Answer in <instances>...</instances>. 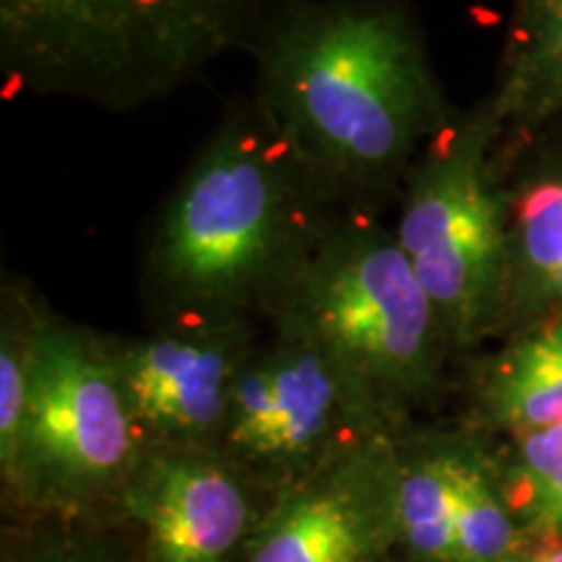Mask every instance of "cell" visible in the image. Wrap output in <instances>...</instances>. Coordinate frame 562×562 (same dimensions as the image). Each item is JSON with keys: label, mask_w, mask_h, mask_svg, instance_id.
Returning <instances> with one entry per match:
<instances>
[{"label": "cell", "mask_w": 562, "mask_h": 562, "mask_svg": "<svg viewBox=\"0 0 562 562\" xmlns=\"http://www.w3.org/2000/svg\"><path fill=\"white\" fill-rule=\"evenodd\" d=\"M261 42V112L305 167L385 180L446 128L404 0H284Z\"/></svg>", "instance_id": "cell-1"}, {"label": "cell", "mask_w": 562, "mask_h": 562, "mask_svg": "<svg viewBox=\"0 0 562 562\" xmlns=\"http://www.w3.org/2000/svg\"><path fill=\"white\" fill-rule=\"evenodd\" d=\"M292 146L258 121L232 123L206 146L167 209L151 252L157 292L182 318L222 323L313 252Z\"/></svg>", "instance_id": "cell-2"}, {"label": "cell", "mask_w": 562, "mask_h": 562, "mask_svg": "<svg viewBox=\"0 0 562 562\" xmlns=\"http://www.w3.org/2000/svg\"><path fill=\"white\" fill-rule=\"evenodd\" d=\"M273 0H0L11 74L91 100L157 97L263 21Z\"/></svg>", "instance_id": "cell-3"}, {"label": "cell", "mask_w": 562, "mask_h": 562, "mask_svg": "<svg viewBox=\"0 0 562 562\" xmlns=\"http://www.w3.org/2000/svg\"><path fill=\"white\" fill-rule=\"evenodd\" d=\"M286 326L311 336L391 422L438 385L448 336L396 232L372 224L315 245Z\"/></svg>", "instance_id": "cell-4"}, {"label": "cell", "mask_w": 562, "mask_h": 562, "mask_svg": "<svg viewBox=\"0 0 562 562\" xmlns=\"http://www.w3.org/2000/svg\"><path fill=\"white\" fill-rule=\"evenodd\" d=\"M115 349L70 326L30 321L26 409L5 482L47 508L76 510L121 497L144 459Z\"/></svg>", "instance_id": "cell-5"}, {"label": "cell", "mask_w": 562, "mask_h": 562, "mask_svg": "<svg viewBox=\"0 0 562 562\" xmlns=\"http://www.w3.org/2000/svg\"><path fill=\"white\" fill-rule=\"evenodd\" d=\"M497 136L490 108L446 125L412 172L396 227L453 347H469L505 323L508 195L497 191L490 159Z\"/></svg>", "instance_id": "cell-6"}, {"label": "cell", "mask_w": 562, "mask_h": 562, "mask_svg": "<svg viewBox=\"0 0 562 562\" xmlns=\"http://www.w3.org/2000/svg\"><path fill=\"white\" fill-rule=\"evenodd\" d=\"M391 427L326 349L286 326L269 355L243 360L222 442L281 490Z\"/></svg>", "instance_id": "cell-7"}, {"label": "cell", "mask_w": 562, "mask_h": 562, "mask_svg": "<svg viewBox=\"0 0 562 562\" xmlns=\"http://www.w3.org/2000/svg\"><path fill=\"white\" fill-rule=\"evenodd\" d=\"M393 516L412 562H518L533 544L505 467L469 435L393 438Z\"/></svg>", "instance_id": "cell-8"}, {"label": "cell", "mask_w": 562, "mask_h": 562, "mask_svg": "<svg viewBox=\"0 0 562 562\" xmlns=\"http://www.w3.org/2000/svg\"><path fill=\"white\" fill-rule=\"evenodd\" d=\"M393 438L378 435L281 487L240 562H381L398 552Z\"/></svg>", "instance_id": "cell-9"}, {"label": "cell", "mask_w": 562, "mask_h": 562, "mask_svg": "<svg viewBox=\"0 0 562 562\" xmlns=\"http://www.w3.org/2000/svg\"><path fill=\"white\" fill-rule=\"evenodd\" d=\"M117 501L144 529V562H240L263 516L211 448L154 446Z\"/></svg>", "instance_id": "cell-10"}, {"label": "cell", "mask_w": 562, "mask_h": 562, "mask_svg": "<svg viewBox=\"0 0 562 562\" xmlns=\"http://www.w3.org/2000/svg\"><path fill=\"white\" fill-rule=\"evenodd\" d=\"M115 362L144 440L175 448L224 440L243 355L220 323L133 341L115 351Z\"/></svg>", "instance_id": "cell-11"}, {"label": "cell", "mask_w": 562, "mask_h": 562, "mask_svg": "<svg viewBox=\"0 0 562 562\" xmlns=\"http://www.w3.org/2000/svg\"><path fill=\"white\" fill-rule=\"evenodd\" d=\"M476 406L513 438L562 425V313L524 326L484 362Z\"/></svg>", "instance_id": "cell-12"}, {"label": "cell", "mask_w": 562, "mask_h": 562, "mask_svg": "<svg viewBox=\"0 0 562 562\" xmlns=\"http://www.w3.org/2000/svg\"><path fill=\"white\" fill-rule=\"evenodd\" d=\"M562 313V165L542 167L508 195L505 321Z\"/></svg>", "instance_id": "cell-13"}, {"label": "cell", "mask_w": 562, "mask_h": 562, "mask_svg": "<svg viewBox=\"0 0 562 562\" xmlns=\"http://www.w3.org/2000/svg\"><path fill=\"white\" fill-rule=\"evenodd\" d=\"M501 133H533L562 110V0H516L501 83L490 100Z\"/></svg>", "instance_id": "cell-14"}, {"label": "cell", "mask_w": 562, "mask_h": 562, "mask_svg": "<svg viewBox=\"0 0 562 562\" xmlns=\"http://www.w3.org/2000/svg\"><path fill=\"white\" fill-rule=\"evenodd\" d=\"M510 501L531 539H562V425L513 438Z\"/></svg>", "instance_id": "cell-15"}, {"label": "cell", "mask_w": 562, "mask_h": 562, "mask_svg": "<svg viewBox=\"0 0 562 562\" xmlns=\"http://www.w3.org/2000/svg\"><path fill=\"white\" fill-rule=\"evenodd\" d=\"M26 347H30V323L21 326L13 318L3 323L0 339V469L11 474L19 456L21 430L26 409Z\"/></svg>", "instance_id": "cell-16"}, {"label": "cell", "mask_w": 562, "mask_h": 562, "mask_svg": "<svg viewBox=\"0 0 562 562\" xmlns=\"http://www.w3.org/2000/svg\"><path fill=\"white\" fill-rule=\"evenodd\" d=\"M518 562H562V539H537Z\"/></svg>", "instance_id": "cell-17"}, {"label": "cell", "mask_w": 562, "mask_h": 562, "mask_svg": "<svg viewBox=\"0 0 562 562\" xmlns=\"http://www.w3.org/2000/svg\"><path fill=\"white\" fill-rule=\"evenodd\" d=\"M37 562H110V560L83 550H53L37 558Z\"/></svg>", "instance_id": "cell-18"}, {"label": "cell", "mask_w": 562, "mask_h": 562, "mask_svg": "<svg viewBox=\"0 0 562 562\" xmlns=\"http://www.w3.org/2000/svg\"><path fill=\"white\" fill-rule=\"evenodd\" d=\"M381 562H412L409 558H404L402 552H398V558H393V554H389V558H383Z\"/></svg>", "instance_id": "cell-19"}]
</instances>
